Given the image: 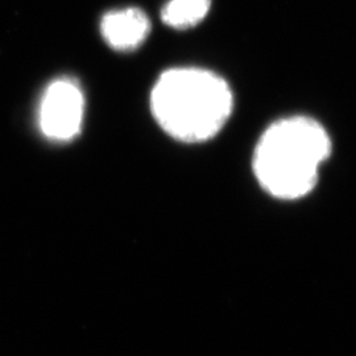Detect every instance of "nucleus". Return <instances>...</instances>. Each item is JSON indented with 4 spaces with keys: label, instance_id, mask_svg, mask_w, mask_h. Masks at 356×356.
<instances>
[{
    "label": "nucleus",
    "instance_id": "nucleus-2",
    "mask_svg": "<svg viewBox=\"0 0 356 356\" xmlns=\"http://www.w3.org/2000/svg\"><path fill=\"white\" fill-rule=\"evenodd\" d=\"M330 152V138L318 122L305 116L281 119L259 140L254 176L273 197L297 200L314 189Z\"/></svg>",
    "mask_w": 356,
    "mask_h": 356
},
{
    "label": "nucleus",
    "instance_id": "nucleus-1",
    "mask_svg": "<svg viewBox=\"0 0 356 356\" xmlns=\"http://www.w3.org/2000/svg\"><path fill=\"white\" fill-rule=\"evenodd\" d=\"M153 116L168 135L184 143L209 140L223 128L234 99L227 82L200 67L163 73L151 95Z\"/></svg>",
    "mask_w": 356,
    "mask_h": 356
},
{
    "label": "nucleus",
    "instance_id": "nucleus-5",
    "mask_svg": "<svg viewBox=\"0 0 356 356\" xmlns=\"http://www.w3.org/2000/svg\"><path fill=\"white\" fill-rule=\"evenodd\" d=\"M211 0H170L163 10V22L175 29H188L201 23L210 11Z\"/></svg>",
    "mask_w": 356,
    "mask_h": 356
},
{
    "label": "nucleus",
    "instance_id": "nucleus-3",
    "mask_svg": "<svg viewBox=\"0 0 356 356\" xmlns=\"http://www.w3.org/2000/svg\"><path fill=\"white\" fill-rule=\"evenodd\" d=\"M83 92L74 79L60 78L45 91L40 108V127L49 139L67 141L79 134L83 119Z\"/></svg>",
    "mask_w": 356,
    "mask_h": 356
},
{
    "label": "nucleus",
    "instance_id": "nucleus-4",
    "mask_svg": "<svg viewBox=\"0 0 356 356\" xmlns=\"http://www.w3.org/2000/svg\"><path fill=\"white\" fill-rule=\"evenodd\" d=\"M102 36L104 41L119 51H135L145 41L151 31L147 15L138 8H126L103 16Z\"/></svg>",
    "mask_w": 356,
    "mask_h": 356
}]
</instances>
